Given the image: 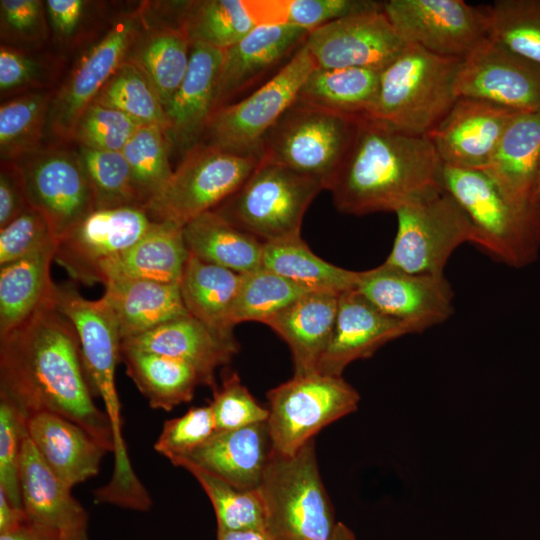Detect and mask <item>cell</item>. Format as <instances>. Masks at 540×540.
<instances>
[{
  "instance_id": "26",
  "label": "cell",
  "mask_w": 540,
  "mask_h": 540,
  "mask_svg": "<svg viewBox=\"0 0 540 540\" xmlns=\"http://www.w3.org/2000/svg\"><path fill=\"white\" fill-rule=\"evenodd\" d=\"M25 428L40 456L70 489L99 472L107 450L76 423L40 412L25 420Z\"/></svg>"
},
{
  "instance_id": "18",
  "label": "cell",
  "mask_w": 540,
  "mask_h": 540,
  "mask_svg": "<svg viewBox=\"0 0 540 540\" xmlns=\"http://www.w3.org/2000/svg\"><path fill=\"white\" fill-rule=\"evenodd\" d=\"M456 93L520 112L539 111L540 65L490 38L462 61Z\"/></svg>"
},
{
  "instance_id": "6",
  "label": "cell",
  "mask_w": 540,
  "mask_h": 540,
  "mask_svg": "<svg viewBox=\"0 0 540 540\" xmlns=\"http://www.w3.org/2000/svg\"><path fill=\"white\" fill-rule=\"evenodd\" d=\"M361 118L295 101L264 137L260 160L313 178L327 189Z\"/></svg>"
},
{
  "instance_id": "40",
  "label": "cell",
  "mask_w": 540,
  "mask_h": 540,
  "mask_svg": "<svg viewBox=\"0 0 540 540\" xmlns=\"http://www.w3.org/2000/svg\"><path fill=\"white\" fill-rule=\"evenodd\" d=\"M257 26L291 25L309 32L336 19L383 8L374 0H247Z\"/></svg>"
},
{
  "instance_id": "43",
  "label": "cell",
  "mask_w": 540,
  "mask_h": 540,
  "mask_svg": "<svg viewBox=\"0 0 540 540\" xmlns=\"http://www.w3.org/2000/svg\"><path fill=\"white\" fill-rule=\"evenodd\" d=\"M93 102L115 108L143 125L167 129L164 106L158 94L145 74L128 60L120 65Z\"/></svg>"
},
{
  "instance_id": "3",
  "label": "cell",
  "mask_w": 540,
  "mask_h": 540,
  "mask_svg": "<svg viewBox=\"0 0 540 540\" xmlns=\"http://www.w3.org/2000/svg\"><path fill=\"white\" fill-rule=\"evenodd\" d=\"M462 61L408 44L380 72L377 99L368 117L407 134L427 135L458 98L456 79Z\"/></svg>"
},
{
  "instance_id": "53",
  "label": "cell",
  "mask_w": 540,
  "mask_h": 540,
  "mask_svg": "<svg viewBox=\"0 0 540 540\" xmlns=\"http://www.w3.org/2000/svg\"><path fill=\"white\" fill-rule=\"evenodd\" d=\"M45 2L1 0V31L11 38L33 42L45 36Z\"/></svg>"
},
{
  "instance_id": "61",
  "label": "cell",
  "mask_w": 540,
  "mask_h": 540,
  "mask_svg": "<svg viewBox=\"0 0 540 540\" xmlns=\"http://www.w3.org/2000/svg\"><path fill=\"white\" fill-rule=\"evenodd\" d=\"M331 540H358L353 531L342 522H338Z\"/></svg>"
},
{
  "instance_id": "60",
  "label": "cell",
  "mask_w": 540,
  "mask_h": 540,
  "mask_svg": "<svg viewBox=\"0 0 540 540\" xmlns=\"http://www.w3.org/2000/svg\"><path fill=\"white\" fill-rule=\"evenodd\" d=\"M61 540H89L87 524L68 529L61 533Z\"/></svg>"
},
{
  "instance_id": "5",
  "label": "cell",
  "mask_w": 540,
  "mask_h": 540,
  "mask_svg": "<svg viewBox=\"0 0 540 540\" xmlns=\"http://www.w3.org/2000/svg\"><path fill=\"white\" fill-rule=\"evenodd\" d=\"M274 540H331L338 522L323 485L314 439L293 456L274 452L259 486Z\"/></svg>"
},
{
  "instance_id": "16",
  "label": "cell",
  "mask_w": 540,
  "mask_h": 540,
  "mask_svg": "<svg viewBox=\"0 0 540 540\" xmlns=\"http://www.w3.org/2000/svg\"><path fill=\"white\" fill-rule=\"evenodd\" d=\"M151 224L141 207L95 209L58 240L54 261L72 280L92 286L101 266L135 244Z\"/></svg>"
},
{
  "instance_id": "22",
  "label": "cell",
  "mask_w": 540,
  "mask_h": 540,
  "mask_svg": "<svg viewBox=\"0 0 540 540\" xmlns=\"http://www.w3.org/2000/svg\"><path fill=\"white\" fill-rule=\"evenodd\" d=\"M267 422L216 431L174 466L192 465L242 490L258 489L274 454Z\"/></svg>"
},
{
  "instance_id": "11",
  "label": "cell",
  "mask_w": 540,
  "mask_h": 540,
  "mask_svg": "<svg viewBox=\"0 0 540 540\" xmlns=\"http://www.w3.org/2000/svg\"><path fill=\"white\" fill-rule=\"evenodd\" d=\"M315 67L303 43L265 84L241 101L225 104L212 114L206 129L207 144L260 158L264 137L294 104Z\"/></svg>"
},
{
  "instance_id": "46",
  "label": "cell",
  "mask_w": 540,
  "mask_h": 540,
  "mask_svg": "<svg viewBox=\"0 0 540 540\" xmlns=\"http://www.w3.org/2000/svg\"><path fill=\"white\" fill-rule=\"evenodd\" d=\"M170 149L165 129L141 125L121 151L129 164L142 207L173 173L169 163Z\"/></svg>"
},
{
  "instance_id": "41",
  "label": "cell",
  "mask_w": 540,
  "mask_h": 540,
  "mask_svg": "<svg viewBox=\"0 0 540 540\" xmlns=\"http://www.w3.org/2000/svg\"><path fill=\"white\" fill-rule=\"evenodd\" d=\"M48 92H31L0 107V153L13 162L37 150L52 103Z\"/></svg>"
},
{
  "instance_id": "28",
  "label": "cell",
  "mask_w": 540,
  "mask_h": 540,
  "mask_svg": "<svg viewBox=\"0 0 540 540\" xmlns=\"http://www.w3.org/2000/svg\"><path fill=\"white\" fill-rule=\"evenodd\" d=\"M338 299L328 292H307L265 323L288 345L294 375L318 372L333 334Z\"/></svg>"
},
{
  "instance_id": "49",
  "label": "cell",
  "mask_w": 540,
  "mask_h": 540,
  "mask_svg": "<svg viewBox=\"0 0 540 540\" xmlns=\"http://www.w3.org/2000/svg\"><path fill=\"white\" fill-rule=\"evenodd\" d=\"M56 246L57 239L46 217L30 207L0 228V266Z\"/></svg>"
},
{
  "instance_id": "25",
  "label": "cell",
  "mask_w": 540,
  "mask_h": 540,
  "mask_svg": "<svg viewBox=\"0 0 540 540\" xmlns=\"http://www.w3.org/2000/svg\"><path fill=\"white\" fill-rule=\"evenodd\" d=\"M309 31L297 26H257L224 50L215 111L276 66L305 41ZM214 111V112H215Z\"/></svg>"
},
{
  "instance_id": "57",
  "label": "cell",
  "mask_w": 540,
  "mask_h": 540,
  "mask_svg": "<svg viewBox=\"0 0 540 540\" xmlns=\"http://www.w3.org/2000/svg\"><path fill=\"white\" fill-rule=\"evenodd\" d=\"M0 540H61V533L27 518L14 529L0 533Z\"/></svg>"
},
{
  "instance_id": "56",
  "label": "cell",
  "mask_w": 540,
  "mask_h": 540,
  "mask_svg": "<svg viewBox=\"0 0 540 540\" xmlns=\"http://www.w3.org/2000/svg\"><path fill=\"white\" fill-rule=\"evenodd\" d=\"M86 2L82 0H47L46 13L53 31L61 38H68L78 28Z\"/></svg>"
},
{
  "instance_id": "23",
  "label": "cell",
  "mask_w": 540,
  "mask_h": 540,
  "mask_svg": "<svg viewBox=\"0 0 540 540\" xmlns=\"http://www.w3.org/2000/svg\"><path fill=\"white\" fill-rule=\"evenodd\" d=\"M224 50L191 44L186 75L164 108L171 147L184 157L199 145L215 111V98Z\"/></svg>"
},
{
  "instance_id": "50",
  "label": "cell",
  "mask_w": 540,
  "mask_h": 540,
  "mask_svg": "<svg viewBox=\"0 0 540 540\" xmlns=\"http://www.w3.org/2000/svg\"><path fill=\"white\" fill-rule=\"evenodd\" d=\"M216 431H229L267 422L268 408L261 406L242 384L238 374L228 375L213 392L210 403Z\"/></svg>"
},
{
  "instance_id": "19",
  "label": "cell",
  "mask_w": 540,
  "mask_h": 540,
  "mask_svg": "<svg viewBox=\"0 0 540 540\" xmlns=\"http://www.w3.org/2000/svg\"><path fill=\"white\" fill-rule=\"evenodd\" d=\"M138 24L135 13L122 17L80 60L52 100L47 125L53 134L72 137L82 114L126 60L139 36Z\"/></svg>"
},
{
  "instance_id": "29",
  "label": "cell",
  "mask_w": 540,
  "mask_h": 540,
  "mask_svg": "<svg viewBox=\"0 0 540 540\" xmlns=\"http://www.w3.org/2000/svg\"><path fill=\"white\" fill-rule=\"evenodd\" d=\"M189 255L183 226L152 221L135 244L101 266L98 283L138 279L179 284Z\"/></svg>"
},
{
  "instance_id": "37",
  "label": "cell",
  "mask_w": 540,
  "mask_h": 540,
  "mask_svg": "<svg viewBox=\"0 0 540 540\" xmlns=\"http://www.w3.org/2000/svg\"><path fill=\"white\" fill-rule=\"evenodd\" d=\"M242 275L189 255L179 288L188 313L207 326L233 335L229 324Z\"/></svg>"
},
{
  "instance_id": "62",
  "label": "cell",
  "mask_w": 540,
  "mask_h": 540,
  "mask_svg": "<svg viewBox=\"0 0 540 540\" xmlns=\"http://www.w3.org/2000/svg\"><path fill=\"white\" fill-rule=\"evenodd\" d=\"M533 203L540 207V175L535 187L534 196H533Z\"/></svg>"
},
{
  "instance_id": "42",
  "label": "cell",
  "mask_w": 540,
  "mask_h": 540,
  "mask_svg": "<svg viewBox=\"0 0 540 540\" xmlns=\"http://www.w3.org/2000/svg\"><path fill=\"white\" fill-rule=\"evenodd\" d=\"M307 291L263 267L243 274L234 301L229 324L231 328L248 321L265 324Z\"/></svg>"
},
{
  "instance_id": "17",
  "label": "cell",
  "mask_w": 540,
  "mask_h": 540,
  "mask_svg": "<svg viewBox=\"0 0 540 540\" xmlns=\"http://www.w3.org/2000/svg\"><path fill=\"white\" fill-rule=\"evenodd\" d=\"M356 290L418 333L445 322L454 311V292L444 274H412L382 263L362 271Z\"/></svg>"
},
{
  "instance_id": "34",
  "label": "cell",
  "mask_w": 540,
  "mask_h": 540,
  "mask_svg": "<svg viewBox=\"0 0 540 540\" xmlns=\"http://www.w3.org/2000/svg\"><path fill=\"white\" fill-rule=\"evenodd\" d=\"M262 267L307 291L339 296L355 290L362 274L320 258L301 235L264 243Z\"/></svg>"
},
{
  "instance_id": "54",
  "label": "cell",
  "mask_w": 540,
  "mask_h": 540,
  "mask_svg": "<svg viewBox=\"0 0 540 540\" xmlns=\"http://www.w3.org/2000/svg\"><path fill=\"white\" fill-rule=\"evenodd\" d=\"M39 61L23 52L2 45L0 49V89L2 92L22 88L42 75Z\"/></svg>"
},
{
  "instance_id": "30",
  "label": "cell",
  "mask_w": 540,
  "mask_h": 540,
  "mask_svg": "<svg viewBox=\"0 0 540 540\" xmlns=\"http://www.w3.org/2000/svg\"><path fill=\"white\" fill-rule=\"evenodd\" d=\"M19 486L22 507L30 521L60 533L87 524L85 509L49 468L27 433L22 444Z\"/></svg>"
},
{
  "instance_id": "21",
  "label": "cell",
  "mask_w": 540,
  "mask_h": 540,
  "mask_svg": "<svg viewBox=\"0 0 540 540\" xmlns=\"http://www.w3.org/2000/svg\"><path fill=\"white\" fill-rule=\"evenodd\" d=\"M418 333L410 324L392 318L372 305L356 289L339 296L329 346L318 372L342 376L352 362L371 357L397 338Z\"/></svg>"
},
{
  "instance_id": "36",
  "label": "cell",
  "mask_w": 540,
  "mask_h": 540,
  "mask_svg": "<svg viewBox=\"0 0 540 540\" xmlns=\"http://www.w3.org/2000/svg\"><path fill=\"white\" fill-rule=\"evenodd\" d=\"M380 72L365 68L315 67L300 88L296 101L343 115L368 117L377 99Z\"/></svg>"
},
{
  "instance_id": "10",
  "label": "cell",
  "mask_w": 540,
  "mask_h": 540,
  "mask_svg": "<svg viewBox=\"0 0 540 540\" xmlns=\"http://www.w3.org/2000/svg\"><path fill=\"white\" fill-rule=\"evenodd\" d=\"M273 449L293 456L327 425L357 410L360 395L342 376L294 375L267 392Z\"/></svg>"
},
{
  "instance_id": "52",
  "label": "cell",
  "mask_w": 540,
  "mask_h": 540,
  "mask_svg": "<svg viewBox=\"0 0 540 540\" xmlns=\"http://www.w3.org/2000/svg\"><path fill=\"white\" fill-rule=\"evenodd\" d=\"M25 433V419L12 403L0 396V491L22 509L19 466Z\"/></svg>"
},
{
  "instance_id": "12",
  "label": "cell",
  "mask_w": 540,
  "mask_h": 540,
  "mask_svg": "<svg viewBox=\"0 0 540 540\" xmlns=\"http://www.w3.org/2000/svg\"><path fill=\"white\" fill-rule=\"evenodd\" d=\"M395 214L397 233L383 262L393 268L412 274H444L453 252L463 243H474L468 216L445 190Z\"/></svg>"
},
{
  "instance_id": "13",
  "label": "cell",
  "mask_w": 540,
  "mask_h": 540,
  "mask_svg": "<svg viewBox=\"0 0 540 540\" xmlns=\"http://www.w3.org/2000/svg\"><path fill=\"white\" fill-rule=\"evenodd\" d=\"M383 11L400 37L437 56L465 60L491 38L489 6L462 0H388Z\"/></svg>"
},
{
  "instance_id": "32",
  "label": "cell",
  "mask_w": 540,
  "mask_h": 540,
  "mask_svg": "<svg viewBox=\"0 0 540 540\" xmlns=\"http://www.w3.org/2000/svg\"><path fill=\"white\" fill-rule=\"evenodd\" d=\"M183 235L189 253L202 261L241 275L262 267L264 243L214 210L185 224Z\"/></svg>"
},
{
  "instance_id": "35",
  "label": "cell",
  "mask_w": 540,
  "mask_h": 540,
  "mask_svg": "<svg viewBox=\"0 0 540 540\" xmlns=\"http://www.w3.org/2000/svg\"><path fill=\"white\" fill-rule=\"evenodd\" d=\"M121 361L152 409L171 411L191 401L202 385L197 370L176 358L121 346Z\"/></svg>"
},
{
  "instance_id": "2",
  "label": "cell",
  "mask_w": 540,
  "mask_h": 540,
  "mask_svg": "<svg viewBox=\"0 0 540 540\" xmlns=\"http://www.w3.org/2000/svg\"><path fill=\"white\" fill-rule=\"evenodd\" d=\"M443 166L427 135L363 117L327 190L341 213H395L442 192Z\"/></svg>"
},
{
  "instance_id": "59",
  "label": "cell",
  "mask_w": 540,
  "mask_h": 540,
  "mask_svg": "<svg viewBox=\"0 0 540 540\" xmlns=\"http://www.w3.org/2000/svg\"><path fill=\"white\" fill-rule=\"evenodd\" d=\"M217 540H274L266 529L263 530H217Z\"/></svg>"
},
{
  "instance_id": "47",
  "label": "cell",
  "mask_w": 540,
  "mask_h": 540,
  "mask_svg": "<svg viewBox=\"0 0 540 540\" xmlns=\"http://www.w3.org/2000/svg\"><path fill=\"white\" fill-rule=\"evenodd\" d=\"M488 6L491 39L540 65V0H497Z\"/></svg>"
},
{
  "instance_id": "51",
  "label": "cell",
  "mask_w": 540,
  "mask_h": 540,
  "mask_svg": "<svg viewBox=\"0 0 540 540\" xmlns=\"http://www.w3.org/2000/svg\"><path fill=\"white\" fill-rule=\"evenodd\" d=\"M215 432L210 406L193 407L182 416L164 422L154 449L171 462L193 451Z\"/></svg>"
},
{
  "instance_id": "24",
  "label": "cell",
  "mask_w": 540,
  "mask_h": 540,
  "mask_svg": "<svg viewBox=\"0 0 540 540\" xmlns=\"http://www.w3.org/2000/svg\"><path fill=\"white\" fill-rule=\"evenodd\" d=\"M121 346L182 360L199 373L202 385L217 389L216 370L238 352L233 335L217 331L187 314L143 334L123 339Z\"/></svg>"
},
{
  "instance_id": "38",
  "label": "cell",
  "mask_w": 540,
  "mask_h": 540,
  "mask_svg": "<svg viewBox=\"0 0 540 540\" xmlns=\"http://www.w3.org/2000/svg\"><path fill=\"white\" fill-rule=\"evenodd\" d=\"M139 36L126 60L145 74L165 108L186 75L191 44L179 27H162Z\"/></svg>"
},
{
  "instance_id": "45",
  "label": "cell",
  "mask_w": 540,
  "mask_h": 540,
  "mask_svg": "<svg viewBox=\"0 0 540 540\" xmlns=\"http://www.w3.org/2000/svg\"><path fill=\"white\" fill-rule=\"evenodd\" d=\"M201 485L214 508L218 529H266V511L259 489L242 490L192 465L182 466Z\"/></svg>"
},
{
  "instance_id": "33",
  "label": "cell",
  "mask_w": 540,
  "mask_h": 540,
  "mask_svg": "<svg viewBox=\"0 0 540 540\" xmlns=\"http://www.w3.org/2000/svg\"><path fill=\"white\" fill-rule=\"evenodd\" d=\"M55 248L0 266V335L55 300L51 277Z\"/></svg>"
},
{
  "instance_id": "9",
  "label": "cell",
  "mask_w": 540,
  "mask_h": 540,
  "mask_svg": "<svg viewBox=\"0 0 540 540\" xmlns=\"http://www.w3.org/2000/svg\"><path fill=\"white\" fill-rule=\"evenodd\" d=\"M260 158L199 144L182 157L166 184L142 207L154 222L184 226L232 196Z\"/></svg>"
},
{
  "instance_id": "58",
  "label": "cell",
  "mask_w": 540,
  "mask_h": 540,
  "mask_svg": "<svg viewBox=\"0 0 540 540\" xmlns=\"http://www.w3.org/2000/svg\"><path fill=\"white\" fill-rule=\"evenodd\" d=\"M26 520L24 510L14 506L0 491V533L14 529Z\"/></svg>"
},
{
  "instance_id": "1",
  "label": "cell",
  "mask_w": 540,
  "mask_h": 540,
  "mask_svg": "<svg viewBox=\"0 0 540 540\" xmlns=\"http://www.w3.org/2000/svg\"><path fill=\"white\" fill-rule=\"evenodd\" d=\"M0 396L25 420L40 412L58 414L114 452L111 423L94 402L78 334L55 300L0 335Z\"/></svg>"
},
{
  "instance_id": "55",
  "label": "cell",
  "mask_w": 540,
  "mask_h": 540,
  "mask_svg": "<svg viewBox=\"0 0 540 540\" xmlns=\"http://www.w3.org/2000/svg\"><path fill=\"white\" fill-rule=\"evenodd\" d=\"M24 183L13 162L2 165L0 173V228L30 208Z\"/></svg>"
},
{
  "instance_id": "15",
  "label": "cell",
  "mask_w": 540,
  "mask_h": 540,
  "mask_svg": "<svg viewBox=\"0 0 540 540\" xmlns=\"http://www.w3.org/2000/svg\"><path fill=\"white\" fill-rule=\"evenodd\" d=\"M316 67L382 71L408 46L382 9L342 17L310 31L304 41Z\"/></svg>"
},
{
  "instance_id": "44",
  "label": "cell",
  "mask_w": 540,
  "mask_h": 540,
  "mask_svg": "<svg viewBox=\"0 0 540 540\" xmlns=\"http://www.w3.org/2000/svg\"><path fill=\"white\" fill-rule=\"evenodd\" d=\"M77 155L90 184L95 209L142 208L129 164L121 151L80 146Z\"/></svg>"
},
{
  "instance_id": "20",
  "label": "cell",
  "mask_w": 540,
  "mask_h": 540,
  "mask_svg": "<svg viewBox=\"0 0 540 540\" xmlns=\"http://www.w3.org/2000/svg\"><path fill=\"white\" fill-rule=\"evenodd\" d=\"M519 112L482 99L458 97L427 137L444 165L484 170Z\"/></svg>"
},
{
  "instance_id": "27",
  "label": "cell",
  "mask_w": 540,
  "mask_h": 540,
  "mask_svg": "<svg viewBox=\"0 0 540 540\" xmlns=\"http://www.w3.org/2000/svg\"><path fill=\"white\" fill-rule=\"evenodd\" d=\"M482 171L514 204L540 210L533 203L540 175V110L519 112L511 120Z\"/></svg>"
},
{
  "instance_id": "39",
  "label": "cell",
  "mask_w": 540,
  "mask_h": 540,
  "mask_svg": "<svg viewBox=\"0 0 540 540\" xmlns=\"http://www.w3.org/2000/svg\"><path fill=\"white\" fill-rule=\"evenodd\" d=\"M256 27L247 0L189 1L179 21L190 44L220 50L233 46Z\"/></svg>"
},
{
  "instance_id": "7",
  "label": "cell",
  "mask_w": 540,
  "mask_h": 540,
  "mask_svg": "<svg viewBox=\"0 0 540 540\" xmlns=\"http://www.w3.org/2000/svg\"><path fill=\"white\" fill-rule=\"evenodd\" d=\"M55 305L78 334L85 370L94 396L103 402L114 437V472L129 474L133 467L122 433L121 404L115 374L121 360L122 337L111 308L101 297L89 300L70 282L56 284Z\"/></svg>"
},
{
  "instance_id": "31",
  "label": "cell",
  "mask_w": 540,
  "mask_h": 540,
  "mask_svg": "<svg viewBox=\"0 0 540 540\" xmlns=\"http://www.w3.org/2000/svg\"><path fill=\"white\" fill-rule=\"evenodd\" d=\"M104 286L102 298L116 317L122 340L189 314L179 284L115 279Z\"/></svg>"
},
{
  "instance_id": "8",
  "label": "cell",
  "mask_w": 540,
  "mask_h": 540,
  "mask_svg": "<svg viewBox=\"0 0 540 540\" xmlns=\"http://www.w3.org/2000/svg\"><path fill=\"white\" fill-rule=\"evenodd\" d=\"M317 180L261 161L243 185L214 211L263 243L301 235L306 210L323 190Z\"/></svg>"
},
{
  "instance_id": "4",
  "label": "cell",
  "mask_w": 540,
  "mask_h": 540,
  "mask_svg": "<svg viewBox=\"0 0 540 540\" xmlns=\"http://www.w3.org/2000/svg\"><path fill=\"white\" fill-rule=\"evenodd\" d=\"M443 189L468 216L474 243L497 261L522 268L540 250V210L510 201L482 170L443 166Z\"/></svg>"
},
{
  "instance_id": "48",
  "label": "cell",
  "mask_w": 540,
  "mask_h": 540,
  "mask_svg": "<svg viewBox=\"0 0 540 540\" xmlns=\"http://www.w3.org/2000/svg\"><path fill=\"white\" fill-rule=\"evenodd\" d=\"M141 125L115 108L93 102L77 122L71 138L82 147L122 151Z\"/></svg>"
},
{
  "instance_id": "14",
  "label": "cell",
  "mask_w": 540,
  "mask_h": 540,
  "mask_svg": "<svg viewBox=\"0 0 540 540\" xmlns=\"http://www.w3.org/2000/svg\"><path fill=\"white\" fill-rule=\"evenodd\" d=\"M31 207L49 222L58 240L95 210L93 193L78 155L35 150L13 161Z\"/></svg>"
}]
</instances>
